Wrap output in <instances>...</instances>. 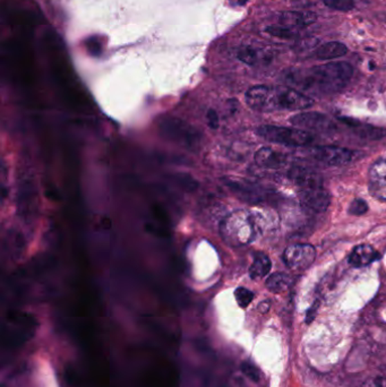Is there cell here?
I'll return each instance as SVG.
<instances>
[{
	"mask_svg": "<svg viewBox=\"0 0 386 387\" xmlns=\"http://www.w3.org/2000/svg\"><path fill=\"white\" fill-rule=\"evenodd\" d=\"M354 74L348 63H329L311 68L295 69L286 75V82L302 93L325 95L342 90Z\"/></svg>",
	"mask_w": 386,
	"mask_h": 387,
	"instance_id": "obj_1",
	"label": "cell"
},
{
	"mask_svg": "<svg viewBox=\"0 0 386 387\" xmlns=\"http://www.w3.org/2000/svg\"><path fill=\"white\" fill-rule=\"evenodd\" d=\"M246 102L251 109L258 113H273L279 110H306L314 100L306 94L290 88H271L256 85L246 93Z\"/></svg>",
	"mask_w": 386,
	"mask_h": 387,
	"instance_id": "obj_2",
	"label": "cell"
},
{
	"mask_svg": "<svg viewBox=\"0 0 386 387\" xmlns=\"http://www.w3.org/2000/svg\"><path fill=\"white\" fill-rule=\"evenodd\" d=\"M260 220L249 211L238 209L231 212L221 222L220 234L229 246L242 247L256 239L260 232Z\"/></svg>",
	"mask_w": 386,
	"mask_h": 387,
	"instance_id": "obj_3",
	"label": "cell"
},
{
	"mask_svg": "<svg viewBox=\"0 0 386 387\" xmlns=\"http://www.w3.org/2000/svg\"><path fill=\"white\" fill-rule=\"evenodd\" d=\"M258 136L272 143L286 147H307L314 141V136L309 131L299 129H287L281 126L263 125L256 129Z\"/></svg>",
	"mask_w": 386,
	"mask_h": 387,
	"instance_id": "obj_4",
	"label": "cell"
},
{
	"mask_svg": "<svg viewBox=\"0 0 386 387\" xmlns=\"http://www.w3.org/2000/svg\"><path fill=\"white\" fill-rule=\"evenodd\" d=\"M311 159L327 167L345 166L354 159L355 152L345 147H318L309 150Z\"/></svg>",
	"mask_w": 386,
	"mask_h": 387,
	"instance_id": "obj_5",
	"label": "cell"
},
{
	"mask_svg": "<svg viewBox=\"0 0 386 387\" xmlns=\"http://www.w3.org/2000/svg\"><path fill=\"white\" fill-rule=\"evenodd\" d=\"M316 249L309 244H295L288 247L283 253V262L290 270L304 271L314 263Z\"/></svg>",
	"mask_w": 386,
	"mask_h": 387,
	"instance_id": "obj_6",
	"label": "cell"
},
{
	"mask_svg": "<svg viewBox=\"0 0 386 387\" xmlns=\"http://www.w3.org/2000/svg\"><path fill=\"white\" fill-rule=\"evenodd\" d=\"M296 129L309 131H330L336 129V124L330 117L320 113H300L290 118Z\"/></svg>",
	"mask_w": 386,
	"mask_h": 387,
	"instance_id": "obj_7",
	"label": "cell"
},
{
	"mask_svg": "<svg viewBox=\"0 0 386 387\" xmlns=\"http://www.w3.org/2000/svg\"><path fill=\"white\" fill-rule=\"evenodd\" d=\"M298 198L302 207L311 212H325L327 207H330V194L323 189V187L300 189Z\"/></svg>",
	"mask_w": 386,
	"mask_h": 387,
	"instance_id": "obj_8",
	"label": "cell"
},
{
	"mask_svg": "<svg viewBox=\"0 0 386 387\" xmlns=\"http://www.w3.org/2000/svg\"><path fill=\"white\" fill-rule=\"evenodd\" d=\"M288 178L302 189L323 186V178L320 173L306 167L292 166L288 170Z\"/></svg>",
	"mask_w": 386,
	"mask_h": 387,
	"instance_id": "obj_9",
	"label": "cell"
},
{
	"mask_svg": "<svg viewBox=\"0 0 386 387\" xmlns=\"http://www.w3.org/2000/svg\"><path fill=\"white\" fill-rule=\"evenodd\" d=\"M255 162L261 168L276 170L288 164V156L271 147H262L255 153Z\"/></svg>",
	"mask_w": 386,
	"mask_h": 387,
	"instance_id": "obj_10",
	"label": "cell"
},
{
	"mask_svg": "<svg viewBox=\"0 0 386 387\" xmlns=\"http://www.w3.org/2000/svg\"><path fill=\"white\" fill-rule=\"evenodd\" d=\"M226 185L235 195L249 203H260L263 202L264 197L261 188L255 185L242 180H226Z\"/></svg>",
	"mask_w": 386,
	"mask_h": 387,
	"instance_id": "obj_11",
	"label": "cell"
},
{
	"mask_svg": "<svg viewBox=\"0 0 386 387\" xmlns=\"http://www.w3.org/2000/svg\"><path fill=\"white\" fill-rule=\"evenodd\" d=\"M380 258V255L371 245H359L349 255V263L354 267H365Z\"/></svg>",
	"mask_w": 386,
	"mask_h": 387,
	"instance_id": "obj_12",
	"label": "cell"
},
{
	"mask_svg": "<svg viewBox=\"0 0 386 387\" xmlns=\"http://www.w3.org/2000/svg\"><path fill=\"white\" fill-rule=\"evenodd\" d=\"M341 122H345V125L351 129V131L355 133L357 136L365 140H380V138H385L386 129H380V127H375V126L367 125V124H363V122H357L351 118H340Z\"/></svg>",
	"mask_w": 386,
	"mask_h": 387,
	"instance_id": "obj_13",
	"label": "cell"
},
{
	"mask_svg": "<svg viewBox=\"0 0 386 387\" xmlns=\"http://www.w3.org/2000/svg\"><path fill=\"white\" fill-rule=\"evenodd\" d=\"M316 21V15L311 12H286L280 17V22L287 28L311 26Z\"/></svg>",
	"mask_w": 386,
	"mask_h": 387,
	"instance_id": "obj_14",
	"label": "cell"
},
{
	"mask_svg": "<svg viewBox=\"0 0 386 387\" xmlns=\"http://www.w3.org/2000/svg\"><path fill=\"white\" fill-rule=\"evenodd\" d=\"M348 48L341 42H327L322 44L315 51V57L320 60H331L345 56Z\"/></svg>",
	"mask_w": 386,
	"mask_h": 387,
	"instance_id": "obj_15",
	"label": "cell"
},
{
	"mask_svg": "<svg viewBox=\"0 0 386 387\" xmlns=\"http://www.w3.org/2000/svg\"><path fill=\"white\" fill-rule=\"evenodd\" d=\"M271 266H272V263H271L270 257L265 254L258 253L255 255L254 262L249 267V275L253 280H260L269 274Z\"/></svg>",
	"mask_w": 386,
	"mask_h": 387,
	"instance_id": "obj_16",
	"label": "cell"
},
{
	"mask_svg": "<svg viewBox=\"0 0 386 387\" xmlns=\"http://www.w3.org/2000/svg\"><path fill=\"white\" fill-rule=\"evenodd\" d=\"M267 290L273 294H282L288 290L292 284V278L284 273H274L267 280Z\"/></svg>",
	"mask_w": 386,
	"mask_h": 387,
	"instance_id": "obj_17",
	"label": "cell"
},
{
	"mask_svg": "<svg viewBox=\"0 0 386 387\" xmlns=\"http://www.w3.org/2000/svg\"><path fill=\"white\" fill-rule=\"evenodd\" d=\"M235 297L239 307L246 308V307H249L251 305V301L254 300L255 296L254 292L249 290L247 287H239L235 289Z\"/></svg>",
	"mask_w": 386,
	"mask_h": 387,
	"instance_id": "obj_18",
	"label": "cell"
},
{
	"mask_svg": "<svg viewBox=\"0 0 386 387\" xmlns=\"http://www.w3.org/2000/svg\"><path fill=\"white\" fill-rule=\"evenodd\" d=\"M386 178V159H380L374 163L369 170V181L382 180Z\"/></svg>",
	"mask_w": 386,
	"mask_h": 387,
	"instance_id": "obj_19",
	"label": "cell"
},
{
	"mask_svg": "<svg viewBox=\"0 0 386 387\" xmlns=\"http://www.w3.org/2000/svg\"><path fill=\"white\" fill-rule=\"evenodd\" d=\"M238 59L246 65L254 66L258 62V51L251 47L242 48L238 51Z\"/></svg>",
	"mask_w": 386,
	"mask_h": 387,
	"instance_id": "obj_20",
	"label": "cell"
},
{
	"mask_svg": "<svg viewBox=\"0 0 386 387\" xmlns=\"http://www.w3.org/2000/svg\"><path fill=\"white\" fill-rule=\"evenodd\" d=\"M267 33H270L271 35L276 37V38L286 39V40H290V39L295 38L297 33H296L292 28H287V26H271V28H267Z\"/></svg>",
	"mask_w": 386,
	"mask_h": 387,
	"instance_id": "obj_21",
	"label": "cell"
},
{
	"mask_svg": "<svg viewBox=\"0 0 386 387\" xmlns=\"http://www.w3.org/2000/svg\"><path fill=\"white\" fill-rule=\"evenodd\" d=\"M369 191L371 196L376 197L378 200H386V178L369 181Z\"/></svg>",
	"mask_w": 386,
	"mask_h": 387,
	"instance_id": "obj_22",
	"label": "cell"
},
{
	"mask_svg": "<svg viewBox=\"0 0 386 387\" xmlns=\"http://www.w3.org/2000/svg\"><path fill=\"white\" fill-rule=\"evenodd\" d=\"M242 372L245 375L246 377L249 378L251 381L258 383L261 381L262 375L260 369L256 366L253 365L251 362L245 361L242 364Z\"/></svg>",
	"mask_w": 386,
	"mask_h": 387,
	"instance_id": "obj_23",
	"label": "cell"
},
{
	"mask_svg": "<svg viewBox=\"0 0 386 387\" xmlns=\"http://www.w3.org/2000/svg\"><path fill=\"white\" fill-rule=\"evenodd\" d=\"M323 1L327 7L341 12H349L355 7L354 0H323Z\"/></svg>",
	"mask_w": 386,
	"mask_h": 387,
	"instance_id": "obj_24",
	"label": "cell"
},
{
	"mask_svg": "<svg viewBox=\"0 0 386 387\" xmlns=\"http://www.w3.org/2000/svg\"><path fill=\"white\" fill-rule=\"evenodd\" d=\"M367 211L368 204L366 203V200L361 198H356L349 205L348 212L351 216H363L365 213H367Z\"/></svg>",
	"mask_w": 386,
	"mask_h": 387,
	"instance_id": "obj_25",
	"label": "cell"
},
{
	"mask_svg": "<svg viewBox=\"0 0 386 387\" xmlns=\"http://www.w3.org/2000/svg\"><path fill=\"white\" fill-rule=\"evenodd\" d=\"M361 387H386V377L380 376V377L369 378L364 381Z\"/></svg>",
	"mask_w": 386,
	"mask_h": 387,
	"instance_id": "obj_26",
	"label": "cell"
},
{
	"mask_svg": "<svg viewBox=\"0 0 386 387\" xmlns=\"http://www.w3.org/2000/svg\"><path fill=\"white\" fill-rule=\"evenodd\" d=\"M207 119H209V124H210L212 129H217L218 127V115L214 113L213 110H210L207 113Z\"/></svg>",
	"mask_w": 386,
	"mask_h": 387,
	"instance_id": "obj_27",
	"label": "cell"
},
{
	"mask_svg": "<svg viewBox=\"0 0 386 387\" xmlns=\"http://www.w3.org/2000/svg\"><path fill=\"white\" fill-rule=\"evenodd\" d=\"M318 303H315L314 306H311V310H308L307 317H306V322L307 324L315 319V315H316V310H318Z\"/></svg>",
	"mask_w": 386,
	"mask_h": 387,
	"instance_id": "obj_28",
	"label": "cell"
},
{
	"mask_svg": "<svg viewBox=\"0 0 386 387\" xmlns=\"http://www.w3.org/2000/svg\"><path fill=\"white\" fill-rule=\"evenodd\" d=\"M258 310L261 312H267V310H270V301H263V303L258 306Z\"/></svg>",
	"mask_w": 386,
	"mask_h": 387,
	"instance_id": "obj_29",
	"label": "cell"
},
{
	"mask_svg": "<svg viewBox=\"0 0 386 387\" xmlns=\"http://www.w3.org/2000/svg\"><path fill=\"white\" fill-rule=\"evenodd\" d=\"M246 3H247V0H239L240 5H245Z\"/></svg>",
	"mask_w": 386,
	"mask_h": 387,
	"instance_id": "obj_30",
	"label": "cell"
}]
</instances>
